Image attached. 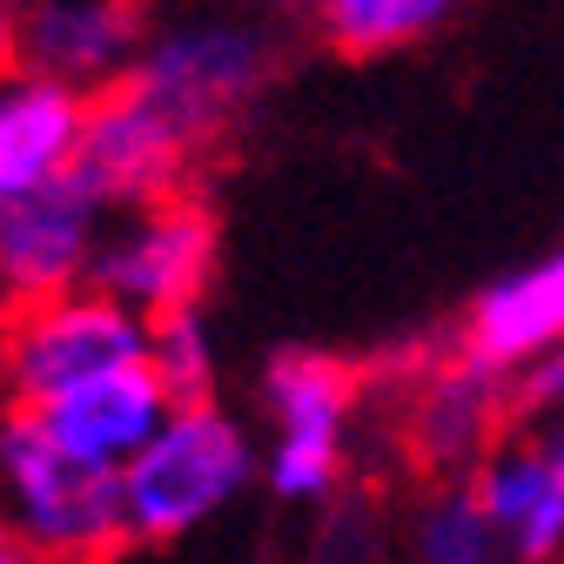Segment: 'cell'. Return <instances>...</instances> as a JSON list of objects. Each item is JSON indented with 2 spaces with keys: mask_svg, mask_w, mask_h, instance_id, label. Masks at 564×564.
<instances>
[{
  "mask_svg": "<svg viewBox=\"0 0 564 564\" xmlns=\"http://www.w3.org/2000/svg\"><path fill=\"white\" fill-rule=\"evenodd\" d=\"M262 484V444L223 403H175L169 423L121 470V524L128 544H182L202 524L242 505V490Z\"/></svg>",
  "mask_w": 564,
  "mask_h": 564,
  "instance_id": "1",
  "label": "cell"
},
{
  "mask_svg": "<svg viewBox=\"0 0 564 564\" xmlns=\"http://www.w3.org/2000/svg\"><path fill=\"white\" fill-rule=\"evenodd\" d=\"M0 518L54 564H108L128 544L121 477L75 457L34 410H0Z\"/></svg>",
  "mask_w": 564,
  "mask_h": 564,
  "instance_id": "2",
  "label": "cell"
},
{
  "mask_svg": "<svg viewBox=\"0 0 564 564\" xmlns=\"http://www.w3.org/2000/svg\"><path fill=\"white\" fill-rule=\"evenodd\" d=\"M269 67H275V47H269L262 21L229 14V8H202V14H175V21L149 28V47H141L128 88H141L208 149L269 88Z\"/></svg>",
  "mask_w": 564,
  "mask_h": 564,
  "instance_id": "3",
  "label": "cell"
},
{
  "mask_svg": "<svg viewBox=\"0 0 564 564\" xmlns=\"http://www.w3.org/2000/svg\"><path fill=\"white\" fill-rule=\"evenodd\" d=\"M128 364H149V323L95 282L14 303L8 329H0V383H8L14 410H47Z\"/></svg>",
  "mask_w": 564,
  "mask_h": 564,
  "instance_id": "4",
  "label": "cell"
},
{
  "mask_svg": "<svg viewBox=\"0 0 564 564\" xmlns=\"http://www.w3.org/2000/svg\"><path fill=\"white\" fill-rule=\"evenodd\" d=\"M262 484L282 505H323L336 498L349 464V423H357V383L343 364L316 349H282L262 370Z\"/></svg>",
  "mask_w": 564,
  "mask_h": 564,
  "instance_id": "5",
  "label": "cell"
},
{
  "mask_svg": "<svg viewBox=\"0 0 564 564\" xmlns=\"http://www.w3.org/2000/svg\"><path fill=\"white\" fill-rule=\"evenodd\" d=\"M216 249H223V229L195 195L128 208V216L108 223L95 290H108L141 323H162L175 310H202V290L216 275Z\"/></svg>",
  "mask_w": 564,
  "mask_h": 564,
  "instance_id": "6",
  "label": "cell"
},
{
  "mask_svg": "<svg viewBox=\"0 0 564 564\" xmlns=\"http://www.w3.org/2000/svg\"><path fill=\"white\" fill-rule=\"evenodd\" d=\"M108 223H115V208L82 182V169L34 195H8L0 202V296L41 303V296L95 282Z\"/></svg>",
  "mask_w": 564,
  "mask_h": 564,
  "instance_id": "7",
  "label": "cell"
},
{
  "mask_svg": "<svg viewBox=\"0 0 564 564\" xmlns=\"http://www.w3.org/2000/svg\"><path fill=\"white\" fill-rule=\"evenodd\" d=\"M141 0H14V67L75 95H115L149 47Z\"/></svg>",
  "mask_w": 564,
  "mask_h": 564,
  "instance_id": "8",
  "label": "cell"
},
{
  "mask_svg": "<svg viewBox=\"0 0 564 564\" xmlns=\"http://www.w3.org/2000/svg\"><path fill=\"white\" fill-rule=\"evenodd\" d=\"M202 162V141L162 115L141 88H115L88 101V134H82V182L128 216V208H149L169 195H188V175Z\"/></svg>",
  "mask_w": 564,
  "mask_h": 564,
  "instance_id": "9",
  "label": "cell"
},
{
  "mask_svg": "<svg viewBox=\"0 0 564 564\" xmlns=\"http://www.w3.org/2000/svg\"><path fill=\"white\" fill-rule=\"evenodd\" d=\"M470 490L505 544V564H564V416L498 444L470 470Z\"/></svg>",
  "mask_w": 564,
  "mask_h": 564,
  "instance_id": "10",
  "label": "cell"
},
{
  "mask_svg": "<svg viewBox=\"0 0 564 564\" xmlns=\"http://www.w3.org/2000/svg\"><path fill=\"white\" fill-rule=\"evenodd\" d=\"M557 343H564V242L544 249L538 262L505 269L498 282H484L464 316V357L511 383L538 357H551Z\"/></svg>",
  "mask_w": 564,
  "mask_h": 564,
  "instance_id": "11",
  "label": "cell"
},
{
  "mask_svg": "<svg viewBox=\"0 0 564 564\" xmlns=\"http://www.w3.org/2000/svg\"><path fill=\"white\" fill-rule=\"evenodd\" d=\"M505 403H518V383L498 377V370H484V364H470L457 349L444 370H431L416 383V403L403 416L410 451L457 484V477H470L490 451H498Z\"/></svg>",
  "mask_w": 564,
  "mask_h": 564,
  "instance_id": "12",
  "label": "cell"
},
{
  "mask_svg": "<svg viewBox=\"0 0 564 564\" xmlns=\"http://www.w3.org/2000/svg\"><path fill=\"white\" fill-rule=\"evenodd\" d=\"M169 410H175V397L162 390V377L149 364H128V370H108V377L82 383L75 397H61V403H47L34 416L75 457H88L95 470L121 477L141 451H149V437L169 423Z\"/></svg>",
  "mask_w": 564,
  "mask_h": 564,
  "instance_id": "13",
  "label": "cell"
},
{
  "mask_svg": "<svg viewBox=\"0 0 564 564\" xmlns=\"http://www.w3.org/2000/svg\"><path fill=\"white\" fill-rule=\"evenodd\" d=\"M82 134H88V95L14 67L0 82V202L75 175Z\"/></svg>",
  "mask_w": 564,
  "mask_h": 564,
  "instance_id": "14",
  "label": "cell"
},
{
  "mask_svg": "<svg viewBox=\"0 0 564 564\" xmlns=\"http://www.w3.org/2000/svg\"><path fill=\"white\" fill-rule=\"evenodd\" d=\"M477 0H296V14L336 47V54H397L444 34Z\"/></svg>",
  "mask_w": 564,
  "mask_h": 564,
  "instance_id": "15",
  "label": "cell"
},
{
  "mask_svg": "<svg viewBox=\"0 0 564 564\" xmlns=\"http://www.w3.org/2000/svg\"><path fill=\"white\" fill-rule=\"evenodd\" d=\"M410 557L416 564H505V544L490 531L470 477H457V484L423 498V511L410 524Z\"/></svg>",
  "mask_w": 564,
  "mask_h": 564,
  "instance_id": "16",
  "label": "cell"
},
{
  "mask_svg": "<svg viewBox=\"0 0 564 564\" xmlns=\"http://www.w3.org/2000/svg\"><path fill=\"white\" fill-rule=\"evenodd\" d=\"M149 370L162 377V390L175 403H208L223 383V343L216 323L202 310H175L162 323H149Z\"/></svg>",
  "mask_w": 564,
  "mask_h": 564,
  "instance_id": "17",
  "label": "cell"
},
{
  "mask_svg": "<svg viewBox=\"0 0 564 564\" xmlns=\"http://www.w3.org/2000/svg\"><path fill=\"white\" fill-rule=\"evenodd\" d=\"M518 410H531L538 423L564 416V343L551 349V357H538V364L518 377Z\"/></svg>",
  "mask_w": 564,
  "mask_h": 564,
  "instance_id": "18",
  "label": "cell"
},
{
  "mask_svg": "<svg viewBox=\"0 0 564 564\" xmlns=\"http://www.w3.org/2000/svg\"><path fill=\"white\" fill-rule=\"evenodd\" d=\"M0 564H54V557H41V551L8 524V518H0Z\"/></svg>",
  "mask_w": 564,
  "mask_h": 564,
  "instance_id": "19",
  "label": "cell"
},
{
  "mask_svg": "<svg viewBox=\"0 0 564 564\" xmlns=\"http://www.w3.org/2000/svg\"><path fill=\"white\" fill-rule=\"evenodd\" d=\"M14 75V0H0V82Z\"/></svg>",
  "mask_w": 564,
  "mask_h": 564,
  "instance_id": "20",
  "label": "cell"
}]
</instances>
